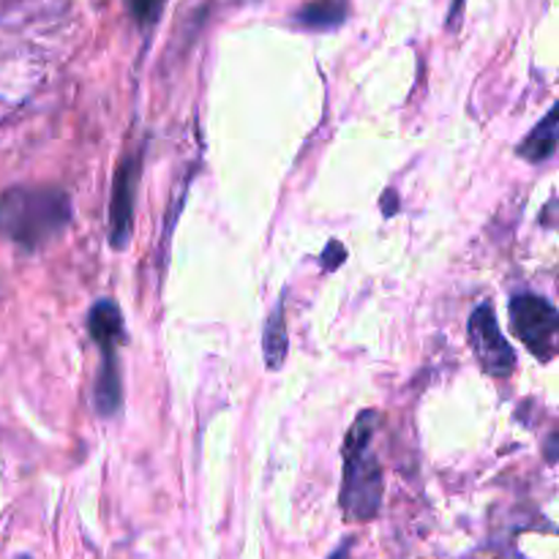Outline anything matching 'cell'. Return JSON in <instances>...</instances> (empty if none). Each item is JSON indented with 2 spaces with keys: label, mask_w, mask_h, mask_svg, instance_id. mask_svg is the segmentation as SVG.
Wrapping results in <instances>:
<instances>
[{
  "label": "cell",
  "mask_w": 559,
  "mask_h": 559,
  "mask_svg": "<svg viewBox=\"0 0 559 559\" xmlns=\"http://www.w3.org/2000/svg\"><path fill=\"white\" fill-rule=\"evenodd\" d=\"M377 426H380V415L374 409H364L349 426L347 440H344V478L338 508L347 522H371L380 516L385 478H382L380 459L374 456Z\"/></svg>",
  "instance_id": "1"
},
{
  "label": "cell",
  "mask_w": 559,
  "mask_h": 559,
  "mask_svg": "<svg viewBox=\"0 0 559 559\" xmlns=\"http://www.w3.org/2000/svg\"><path fill=\"white\" fill-rule=\"evenodd\" d=\"M69 222L71 202L55 186H14L0 191V235L20 249H44Z\"/></svg>",
  "instance_id": "2"
},
{
  "label": "cell",
  "mask_w": 559,
  "mask_h": 559,
  "mask_svg": "<svg viewBox=\"0 0 559 559\" xmlns=\"http://www.w3.org/2000/svg\"><path fill=\"white\" fill-rule=\"evenodd\" d=\"M511 325L516 331L519 342L530 349L538 360L549 364L557 353L559 314L555 304H549L540 295H513L511 300Z\"/></svg>",
  "instance_id": "3"
},
{
  "label": "cell",
  "mask_w": 559,
  "mask_h": 559,
  "mask_svg": "<svg viewBox=\"0 0 559 559\" xmlns=\"http://www.w3.org/2000/svg\"><path fill=\"white\" fill-rule=\"evenodd\" d=\"M467 336L469 344H473L475 358H478L480 369L486 374L497 377V380H506V377L513 374V369H516V353L508 344L506 333L500 331V322H497L495 309L489 304H480L469 314Z\"/></svg>",
  "instance_id": "4"
},
{
  "label": "cell",
  "mask_w": 559,
  "mask_h": 559,
  "mask_svg": "<svg viewBox=\"0 0 559 559\" xmlns=\"http://www.w3.org/2000/svg\"><path fill=\"white\" fill-rule=\"evenodd\" d=\"M136 186H140V158L129 156L120 162L118 175H115L112 200H109V243L118 251L126 249L131 240Z\"/></svg>",
  "instance_id": "5"
},
{
  "label": "cell",
  "mask_w": 559,
  "mask_h": 559,
  "mask_svg": "<svg viewBox=\"0 0 559 559\" xmlns=\"http://www.w3.org/2000/svg\"><path fill=\"white\" fill-rule=\"evenodd\" d=\"M118 344L120 342H98L104 360L102 369H98L96 385H93V404H96V413L104 415V418H112L123 407V380H120L118 369Z\"/></svg>",
  "instance_id": "6"
},
{
  "label": "cell",
  "mask_w": 559,
  "mask_h": 559,
  "mask_svg": "<svg viewBox=\"0 0 559 559\" xmlns=\"http://www.w3.org/2000/svg\"><path fill=\"white\" fill-rule=\"evenodd\" d=\"M557 134H559V126H557V104H555V107L546 112V118L530 131L527 140L519 145V156L527 158V162L533 164L549 162V158L557 153Z\"/></svg>",
  "instance_id": "7"
},
{
  "label": "cell",
  "mask_w": 559,
  "mask_h": 559,
  "mask_svg": "<svg viewBox=\"0 0 559 559\" xmlns=\"http://www.w3.org/2000/svg\"><path fill=\"white\" fill-rule=\"evenodd\" d=\"M289 349V336H287V320H284V300H278L276 309L271 311L265 322V331H262V355H265V364L271 371H278L287 360Z\"/></svg>",
  "instance_id": "8"
},
{
  "label": "cell",
  "mask_w": 559,
  "mask_h": 559,
  "mask_svg": "<svg viewBox=\"0 0 559 559\" xmlns=\"http://www.w3.org/2000/svg\"><path fill=\"white\" fill-rule=\"evenodd\" d=\"M347 20V0H311L295 14V22L309 31H333Z\"/></svg>",
  "instance_id": "9"
},
{
  "label": "cell",
  "mask_w": 559,
  "mask_h": 559,
  "mask_svg": "<svg viewBox=\"0 0 559 559\" xmlns=\"http://www.w3.org/2000/svg\"><path fill=\"white\" fill-rule=\"evenodd\" d=\"M87 331H91L93 342H120L126 336L123 314H120L115 300H98L87 314Z\"/></svg>",
  "instance_id": "10"
},
{
  "label": "cell",
  "mask_w": 559,
  "mask_h": 559,
  "mask_svg": "<svg viewBox=\"0 0 559 559\" xmlns=\"http://www.w3.org/2000/svg\"><path fill=\"white\" fill-rule=\"evenodd\" d=\"M129 5L131 14H134V20L140 25H153L158 20V14H162L164 0H129Z\"/></svg>",
  "instance_id": "11"
},
{
  "label": "cell",
  "mask_w": 559,
  "mask_h": 559,
  "mask_svg": "<svg viewBox=\"0 0 559 559\" xmlns=\"http://www.w3.org/2000/svg\"><path fill=\"white\" fill-rule=\"evenodd\" d=\"M349 549H353V544H349V540H347V544H344L342 549H338L336 555H333L331 559H349Z\"/></svg>",
  "instance_id": "12"
},
{
  "label": "cell",
  "mask_w": 559,
  "mask_h": 559,
  "mask_svg": "<svg viewBox=\"0 0 559 559\" xmlns=\"http://www.w3.org/2000/svg\"><path fill=\"white\" fill-rule=\"evenodd\" d=\"M555 456H557V435H551V440H549V459H551V462H555Z\"/></svg>",
  "instance_id": "13"
},
{
  "label": "cell",
  "mask_w": 559,
  "mask_h": 559,
  "mask_svg": "<svg viewBox=\"0 0 559 559\" xmlns=\"http://www.w3.org/2000/svg\"><path fill=\"white\" fill-rule=\"evenodd\" d=\"M20 559H31V557H20Z\"/></svg>",
  "instance_id": "14"
}]
</instances>
